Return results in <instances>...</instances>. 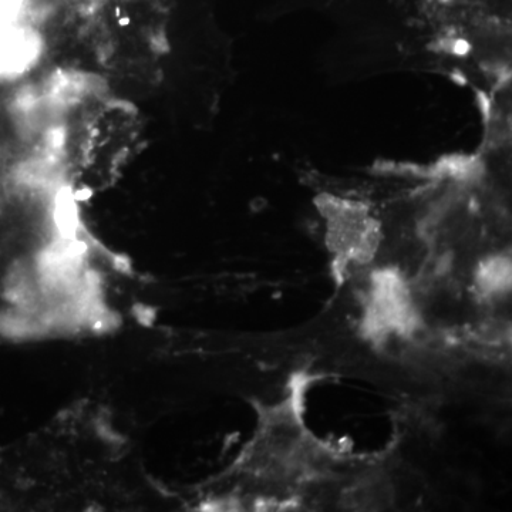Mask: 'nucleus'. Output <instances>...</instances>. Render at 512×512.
Masks as SVG:
<instances>
[{"instance_id":"f257e3e1","label":"nucleus","mask_w":512,"mask_h":512,"mask_svg":"<svg viewBox=\"0 0 512 512\" xmlns=\"http://www.w3.org/2000/svg\"><path fill=\"white\" fill-rule=\"evenodd\" d=\"M140 111L119 99H97L74 114L64 141L67 183L76 194L109 190L144 144Z\"/></svg>"},{"instance_id":"20e7f679","label":"nucleus","mask_w":512,"mask_h":512,"mask_svg":"<svg viewBox=\"0 0 512 512\" xmlns=\"http://www.w3.org/2000/svg\"><path fill=\"white\" fill-rule=\"evenodd\" d=\"M478 291L485 296L504 295L511 288V262L507 256L485 259L477 271Z\"/></svg>"},{"instance_id":"f03ea898","label":"nucleus","mask_w":512,"mask_h":512,"mask_svg":"<svg viewBox=\"0 0 512 512\" xmlns=\"http://www.w3.org/2000/svg\"><path fill=\"white\" fill-rule=\"evenodd\" d=\"M92 12L90 47L107 73L151 80L160 72L168 39L156 0H99Z\"/></svg>"},{"instance_id":"7ed1b4c3","label":"nucleus","mask_w":512,"mask_h":512,"mask_svg":"<svg viewBox=\"0 0 512 512\" xmlns=\"http://www.w3.org/2000/svg\"><path fill=\"white\" fill-rule=\"evenodd\" d=\"M365 325L377 338L406 335L416 325V309L404 279L396 272L380 271L373 275L367 299Z\"/></svg>"}]
</instances>
